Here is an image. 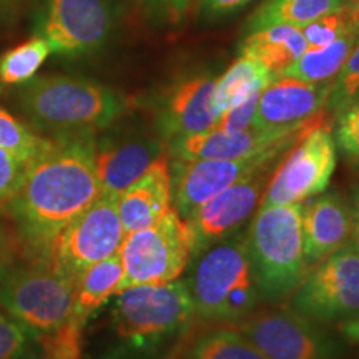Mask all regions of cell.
I'll list each match as a JSON object with an SVG mask.
<instances>
[{
	"mask_svg": "<svg viewBox=\"0 0 359 359\" xmlns=\"http://www.w3.org/2000/svg\"><path fill=\"white\" fill-rule=\"evenodd\" d=\"M182 359H268L235 326L219 325L196 334Z\"/></svg>",
	"mask_w": 359,
	"mask_h": 359,
	"instance_id": "484cf974",
	"label": "cell"
},
{
	"mask_svg": "<svg viewBox=\"0 0 359 359\" xmlns=\"http://www.w3.org/2000/svg\"><path fill=\"white\" fill-rule=\"evenodd\" d=\"M122 278L123 266L118 253L88 266L75 285L72 316L87 323L98 308L109 302L110 296L116 294Z\"/></svg>",
	"mask_w": 359,
	"mask_h": 359,
	"instance_id": "603a6c76",
	"label": "cell"
},
{
	"mask_svg": "<svg viewBox=\"0 0 359 359\" xmlns=\"http://www.w3.org/2000/svg\"><path fill=\"white\" fill-rule=\"evenodd\" d=\"M259 95H262V93H257V95L250 97L248 100L240 103V105L224 111V114L218 118L215 128L223 130V132H243V130L253 127Z\"/></svg>",
	"mask_w": 359,
	"mask_h": 359,
	"instance_id": "836d02e7",
	"label": "cell"
},
{
	"mask_svg": "<svg viewBox=\"0 0 359 359\" xmlns=\"http://www.w3.org/2000/svg\"><path fill=\"white\" fill-rule=\"evenodd\" d=\"M336 142L330 120L313 127L273 170L259 206L293 205L326 191L336 168Z\"/></svg>",
	"mask_w": 359,
	"mask_h": 359,
	"instance_id": "ba28073f",
	"label": "cell"
},
{
	"mask_svg": "<svg viewBox=\"0 0 359 359\" xmlns=\"http://www.w3.org/2000/svg\"><path fill=\"white\" fill-rule=\"evenodd\" d=\"M0 359H40V341L29 327L0 308Z\"/></svg>",
	"mask_w": 359,
	"mask_h": 359,
	"instance_id": "f546056e",
	"label": "cell"
},
{
	"mask_svg": "<svg viewBox=\"0 0 359 359\" xmlns=\"http://www.w3.org/2000/svg\"><path fill=\"white\" fill-rule=\"evenodd\" d=\"M358 43L359 25L348 30L346 34L341 35L339 39H336L326 47L306 50L281 75L304 80L309 83H331Z\"/></svg>",
	"mask_w": 359,
	"mask_h": 359,
	"instance_id": "cb8c5ba5",
	"label": "cell"
},
{
	"mask_svg": "<svg viewBox=\"0 0 359 359\" xmlns=\"http://www.w3.org/2000/svg\"><path fill=\"white\" fill-rule=\"evenodd\" d=\"M150 4H154L161 17L170 24L182 22L190 7V0H150Z\"/></svg>",
	"mask_w": 359,
	"mask_h": 359,
	"instance_id": "d590c367",
	"label": "cell"
},
{
	"mask_svg": "<svg viewBox=\"0 0 359 359\" xmlns=\"http://www.w3.org/2000/svg\"><path fill=\"white\" fill-rule=\"evenodd\" d=\"M359 98V43L349 53L343 69L331 82V93L327 100V110L338 115L344 107Z\"/></svg>",
	"mask_w": 359,
	"mask_h": 359,
	"instance_id": "4dcf8cb0",
	"label": "cell"
},
{
	"mask_svg": "<svg viewBox=\"0 0 359 359\" xmlns=\"http://www.w3.org/2000/svg\"><path fill=\"white\" fill-rule=\"evenodd\" d=\"M215 79L210 75H191L180 80L163 98L158 128L161 140L206 132L218 122L212 107Z\"/></svg>",
	"mask_w": 359,
	"mask_h": 359,
	"instance_id": "e0dca14e",
	"label": "cell"
},
{
	"mask_svg": "<svg viewBox=\"0 0 359 359\" xmlns=\"http://www.w3.org/2000/svg\"><path fill=\"white\" fill-rule=\"evenodd\" d=\"M250 0H201V8L208 17H222L246 6Z\"/></svg>",
	"mask_w": 359,
	"mask_h": 359,
	"instance_id": "8d00e7d4",
	"label": "cell"
},
{
	"mask_svg": "<svg viewBox=\"0 0 359 359\" xmlns=\"http://www.w3.org/2000/svg\"><path fill=\"white\" fill-rule=\"evenodd\" d=\"M27 161L0 148V208H7L24 182Z\"/></svg>",
	"mask_w": 359,
	"mask_h": 359,
	"instance_id": "d6a6232c",
	"label": "cell"
},
{
	"mask_svg": "<svg viewBox=\"0 0 359 359\" xmlns=\"http://www.w3.org/2000/svg\"><path fill=\"white\" fill-rule=\"evenodd\" d=\"M304 203L259 206L245 236L262 299L281 303L306 276L303 253Z\"/></svg>",
	"mask_w": 359,
	"mask_h": 359,
	"instance_id": "3957f363",
	"label": "cell"
},
{
	"mask_svg": "<svg viewBox=\"0 0 359 359\" xmlns=\"http://www.w3.org/2000/svg\"><path fill=\"white\" fill-rule=\"evenodd\" d=\"M114 20L110 0H43L34 30L47 40L52 52L80 57L109 40Z\"/></svg>",
	"mask_w": 359,
	"mask_h": 359,
	"instance_id": "7c38bea8",
	"label": "cell"
},
{
	"mask_svg": "<svg viewBox=\"0 0 359 359\" xmlns=\"http://www.w3.org/2000/svg\"><path fill=\"white\" fill-rule=\"evenodd\" d=\"M351 203L338 191L320 193L303 210V253L308 271L349 243Z\"/></svg>",
	"mask_w": 359,
	"mask_h": 359,
	"instance_id": "ac0fdd59",
	"label": "cell"
},
{
	"mask_svg": "<svg viewBox=\"0 0 359 359\" xmlns=\"http://www.w3.org/2000/svg\"><path fill=\"white\" fill-rule=\"evenodd\" d=\"M17 105L34 130L52 137L97 133L127 109L116 90L69 75H42L22 83Z\"/></svg>",
	"mask_w": 359,
	"mask_h": 359,
	"instance_id": "7a4b0ae2",
	"label": "cell"
},
{
	"mask_svg": "<svg viewBox=\"0 0 359 359\" xmlns=\"http://www.w3.org/2000/svg\"><path fill=\"white\" fill-rule=\"evenodd\" d=\"M77 281L48 258L6 263L0 266V308L42 336L72 316Z\"/></svg>",
	"mask_w": 359,
	"mask_h": 359,
	"instance_id": "5b68a950",
	"label": "cell"
},
{
	"mask_svg": "<svg viewBox=\"0 0 359 359\" xmlns=\"http://www.w3.org/2000/svg\"><path fill=\"white\" fill-rule=\"evenodd\" d=\"M334 142L348 158L359 161V98L336 115Z\"/></svg>",
	"mask_w": 359,
	"mask_h": 359,
	"instance_id": "1f68e13d",
	"label": "cell"
},
{
	"mask_svg": "<svg viewBox=\"0 0 359 359\" xmlns=\"http://www.w3.org/2000/svg\"><path fill=\"white\" fill-rule=\"evenodd\" d=\"M163 142L154 137H130L97 143L95 168L100 193L118 196L145 173L161 154Z\"/></svg>",
	"mask_w": 359,
	"mask_h": 359,
	"instance_id": "ffe728a7",
	"label": "cell"
},
{
	"mask_svg": "<svg viewBox=\"0 0 359 359\" xmlns=\"http://www.w3.org/2000/svg\"><path fill=\"white\" fill-rule=\"evenodd\" d=\"M271 172L273 167H266L238 180L187 218L193 238V257L226 240L251 218L263 198Z\"/></svg>",
	"mask_w": 359,
	"mask_h": 359,
	"instance_id": "4fadbf2b",
	"label": "cell"
},
{
	"mask_svg": "<svg viewBox=\"0 0 359 359\" xmlns=\"http://www.w3.org/2000/svg\"><path fill=\"white\" fill-rule=\"evenodd\" d=\"M326 120L291 132H268L257 127L243 132H223L213 127L206 132L175 138L168 142L167 151L173 160H240L266 151H286L313 127Z\"/></svg>",
	"mask_w": 359,
	"mask_h": 359,
	"instance_id": "9a60e30c",
	"label": "cell"
},
{
	"mask_svg": "<svg viewBox=\"0 0 359 359\" xmlns=\"http://www.w3.org/2000/svg\"><path fill=\"white\" fill-rule=\"evenodd\" d=\"M346 4V0H266L250 19L248 30L253 32L275 25L303 29L323 15L341 11Z\"/></svg>",
	"mask_w": 359,
	"mask_h": 359,
	"instance_id": "d4e9b609",
	"label": "cell"
},
{
	"mask_svg": "<svg viewBox=\"0 0 359 359\" xmlns=\"http://www.w3.org/2000/svg\"><path fill=\"white\" fill-rule=\"evenodd\" d=\"M268 359H338V343L294 308L253 311L233 325Z\"/></svg>",
	"mask_w": 359,
	"mask_h": 359,
	"instance_id": "8fae6325",
	"label": "cell"
},
{
	"mask_svg": "<svg viewBox=\"0 0 359 359\" xmlns=\"http://www.w3.org/2000/svg\"><path fill=\"white\" fill-rule=\"evenodd\" d=\"M95 150V133L58 135L27 165L7 208L20 241L37 258H48L58 233L100 195Z\"/></svg>",
	"mask_w": 359,
	"mask_h": 359,
	"instance_id": "6da1fadb",
	"label": "cell"
},
{
	"mask_svg": "<svg viewBox=\"0 0 359 359\" xmlns=\"http://www.w3.org/2000/svg\"><path fill=\"white\" fill-rule=\"evenodd\" d=\"M8 2H11V0H0V13L6 11V7L8 6Z\"/></svg>",
	"mask_w": 359,
	"mask_h": 359,
	"instance_id": "f35d334b",
	"label": "cell"
},
{
	"mask_svg": "<svg viewBox=\"0 0 359 359\" xmlns=\"http://www.w3.org/2000/svg\"><path fill=\"white\" fill-rule=\"evenodd\" d=\"M198 257L187 281L195 316L230 326L250 316L262 294L245 240H223Z\"/></svg>",
	"mask_w": 359,
	"mask_h": 359,
	"instance_id": "277c9868",
	"label": "cell"
},
{
	"mask_svg": "<svg viewBox=\"0 0 359 359\" xmlns=\"http://www.w3.org/2000/svg\"><path fill=\"white\" fill-rule=\"evenodd\" d=\"M353 2H356V4H359V0H353Z\"/></svg>",
	"mask_w": 359,
	"mask_h": 359,
	"instance_id": "ab89813d",
	"label": "cell"
},
{
	"mask_svg": "<svg viewBox=\"0 0 359 359\" xmlns=\"http://www.w3.org/2000/svg\"><path fill=\"white\" fill-rule=\"evenodd\" d=\"M172 203V172L165 151L116 198L125 235L151 226L170 212Z\"/></svg>",
	"mask_w": 359,
	"mask_h": 359,
	"instance_id": "d6986e66",
	"label": "cell"
},
{
	"mask_svg": "<svg viewBox=\"0 0 359 359\" xmlns=\"http://www.w3.org/2000/svg\"><path fill=\"white\" fill-rule=\"evenodd\" d=\"M48 142L50 138L40 137L7 110L0 109V148L29 163L45 150Z\"/></svg>",
	"mask_w": 359,
	"mask_h": 359,
	"instance_id": "83f0119b",
	"label": "cell"
},
{
	"mask_svg": "<svg viewBox=\"0 0 359 359\" xmlns=\"http://www.w3.org/2000/svg\"><path fill=\"white\" fill-rule=\"evenodd\" d=\"M50 53V45L39 35L2 53L0 85H22L32 80Z\"/></svg>",
	"mask_w": 359,
	"mask_h": 359,
	"instance_id": "4316f807",
	"label": "cell"
},
{
	"mask_svg": "<svg viewBox=\"0 0 359 359\" xmlns=\"http://www.w3.org/2000/svg\"><path fill=\"white\" fill-rule=\"evenodd\" d=\"M346 2H353V0H346Z\"/></svg>",
	"mask_w": 359,
	"mask_h": 359,
	"instance_id": "60d3db41",
	"label": "cell"
},
{
	"mask_svg": "<svg viewBox=\"0 0 359 359\" xmlns=\"http://www.w3.org/2000/svg\"><path fill=\"white\" fill-rule=\"evenodd\" d=\"M116 198L118 196L100 193L88 208L58 233L48 253L53 266L77 281L88 266L118 253L125 231Z\"/></svg>",
	"mask_w": 359,
	"mask_h": 359,
	"instance_id": "9c48e42d",
	"label": "cell"
},
{
	"mask_svg": "<svg viewBox=\"0 0 359 359\" xmlns=\"http://www.w3.org/2000/svg\"><path fill=\"white\" fill-rule=\"evenodd\" d=\"M285 151H266L240 160H173L172 190L175 208L182 218L191 217L201 205L257 170L273 167Z\"/></svg>",
	"mask_w": 359,
	"mask_h": 359,
	"instance_id": "5bb4252c",
	"label": "cell"
},
{
	"mask_svg": "<svg viewBox=\"0 0 359 359\" xmlns=\"http://www.w3.org/2000/svg\"><path fill=\"white\" fill-rule=\"evenodd\" d=\"M306 48L302 29L275 25L253 30L241 43V55L257 58L275 77H280Z\"/></svg>",
	"mask_w": 359,
	"mask_h": 359,
	"instance_id": "44dd1931",
	"label": "cell"
},
{
	"mask_svg": "<svg viewBox=\"0 0 359 359\" xmlns=\"http://www.w3.org/2000/svg\"><path fill=\"white\" fill-rule=\"evenodd\" d=\"M20 243V236L17 230H13V224H8L6 219L0 218V266L15 259Z\"/></svg>",
	"mask_w": 359,
	"mask_h": 359,
	"instance_id": "e575fe53",
	"label": "cell"
},
{
	"mask_svg": "<svg viewBox=\"0 0 359 359\" xmlns=\"http://www.w3.org/2000/svg\"><path fill=\"white\" fill-rule=\"evenodd\" d=\"M87 323L70 316L50 333L39 336L40 359H83V327Z\"/></svg>",
	"mask_w": 359,
	"mask_h": 359,
	"instance_id": "f1b7e54d",
	"label": "cell"
},
{
	"mask_svg": "<svg viewBox=\"0 0 359 359\" xmlns=\"http://www.w3.org/2000/svg\"><path fill=\"white\" fill-rule=\"evenodd\" d=\"M331 83H309L276 77L259 95L253 127L268 132H291L327 118Z\"/></svg>",
	"mask_w": 359,
	"mask_h": 359,
	"instance_id": "2e32d148",
	"label": "cell"
},
{
	"mask_svg": "<svg viewBox=\"0 0 359 359\" xmlns=\"http://www.w3.org/2000/svg\"><path fill=\"white\" fill-rule=\"evenodd\" d=\"M114 326L116 336L135 351H150L188 327L195 318L185 280L137 285L116 293Z\"/></svg>",
	"mask_w": 359,
	"mask_h": 359,
	"instance_id": "8992f818",
	"label": "cell"
},
{
	"mask_svg": "<svg viewBox=\"0 0 359 359\" xmlns=\"http://www.w3.org/2000/svg\"><path fill=\"white\" fill-rule=\"evenodd\" d=\"M291 308L318 323L359 318V253L346 245L313 266L291 294Z\"/></svg>",
	"mask_w": 359,
	"mask_h": 359,
	"instance_id": "30bf717a",
	"label": "cell"
},
{
	"mask_svg": "<svg viewBox=\"0 0 359 359\" xmlns=\"http://www.w3.org/2000/svg\"><path fill=\"white\" fill-rule=\"evenodd\" d=\"M276 77L257 58L241 55L236 58L222 77L215 80L212 107L215 115L240 105L250 97L262 93Z\"/></svg>",
	"mask_w": 359,
	"mask_h": 359,
	"instance_id": "7402d4cb",
	"label": "cell"
},
{
	"mask_svg": "<svg viewBox=\"0 0 359 359\" xmlns=\"http://www.w3.org/2000/svg\"><path fill=\"white\" fill-rule=\"evenodd\" d=\"M351 213H353V231L349 238V246L359 253V185L354 187L351 195Z\"/></svg>",
	"mask_w": 359,
	"mask_h": 359,
	"instance_id": "74e56055",
	"label": "cell"
},
{
	"mask_svg": "<svg viewBox=\"0 0 359 359\" xmlns=\"http://www.w3.org/2000/svg\"><path fill=\"white\" fill-rule=\"evenodd\" d=\"M118 255L123 278L116 293L130 286L178 280L193 258V238L187 219L172 206L151 226L127 233Z\"/></svg>",
	"mask_w": 359,
	"mask_h": 359,
	"instance_id": "52a82bcc",
	"label": "cell"
}]
</instances>
